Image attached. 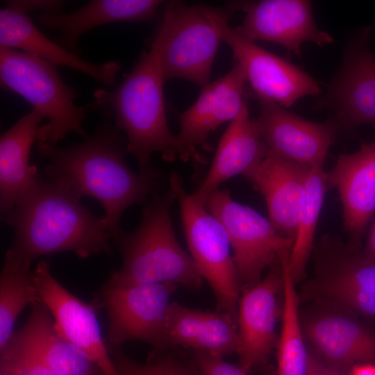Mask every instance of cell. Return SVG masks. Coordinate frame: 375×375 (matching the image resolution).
Returning <instances> with one entry per match:
<instances>
[{"instance_id": "5bb4252c", "label": "cell", "mask_w": 375, "mask_h": 375, "mask_svg": "<svg viewBox=\"0 0 375 375\" xmlns=\"http://www.w3.org/2000/svg\"><path fill=\"white\" fill-rule=\"evenodd\" d=\"M231 8L245 12L242 24L235 28L253 42L278 43L297 56L304 42L320 47L333 42L331 35L317 27L309 1L262 0L234 3Z\"/></svg>"}, {"instance_id": "e575fe53", "label": "cell", "mask_w": 375, "mask_h": 375, "mask_svg": "<svg viewBox=\"0 0 375 375\" xmlns=\"http://www.w3.org/2000/svg\"><path fill=\"white\" fill-rule=\"evenodd\" d=\"M361 253L365 258L375 260V221L370 228L365 246Z\"/></svg>"}, {"instance_id": "4dcf8cb0", "label": "cell", "mask_w": 375, "mask_h": 375, "mask_svg": "<svg viewBox=\"0 0 375 375\" xmlns=\"http://www.w3.org/2000/svg\"><path fill=\"white\" fill-rule=\"evenodd\" d=\"M0 354L3 375H57L42 362L19 351L5 347Z\"/></svg>"}, {"instance_id": "ffe728a7", "label": "cell", "mask_w": 375, "mask_h": 375, "mask_svg": "<svg viewBox=\"0 0 375 375\" xmlns=\"http://www.w3.org/2000/svg\"><path fill=\"white\" fill-rule=\"evenodd\" d=\"M0 46L21 51L56 66H65L89 76L106 87L116 85L121 65L115 60L91 62L44 35L28 13L6 4L0 10Z\"/></svg>"}, {"instance_id": "4fadbf2b", "label": "cell", "mask_w": 375, "mask_h": 375, "mask_svg": "<svg viewBox=\"0 0 375 375\" xmlns=\"http://www.w3.org/2000/svg\"><path fill=\"white\" fill-rule=\"evenodd\" d=\"M269 269L263 279L244 289L238 300L237 353L247 374L267 362L277 341L276 324L282 310L278 297L283 283L280 259Z\"/></svg>"}, {"instance_id": "8d00e7d4", "label": "cell", "mask_w": 375, "mask_h": 375, "mask_svg": "<svg viewBox=\"0 0 375 375\" xmlns=\"http://www.w3.org/2000/svg\"><path fill=\"white\" fill-rule=\"evenodd\" d=\"M0 375H3L2 374H0Z\"/></svg>"}, {"instance_id": "3957f363", "label": "cell", "mask_w": 375, "mask_h": 375, "mask_svg": "<svg viewBox=\"0 0 375 375\" xmlns=\"http://www.w3.org/2000/svg\"><path fill=\"white\" fill-rule=\"evenodd\" d=\"M165 82L158 49L152 41L117 85L94 94L92 107L124 133L127 152L136 159L140 171L150 167L155 153L168 162L178 157L176 137L169 128L165 111Z\"/></svg>"}, {"instance_id": "cb8c5ba5", "label": "cell", "mask_w": 375, "mask_h": 375, "mask_svg": "<svg viewBox=\"0 0 375 375\" xmlns=\"http://www.w3.org/2000/svg\"><path fill=\"white\" fill-rule=\"evenodd\" d=\"M267 147L247 104L222 135L209 171L194 197L204 204L206 199L229 178L245 176L266 157Z\"/></svg>"}, {"instance_id": "e0dca14e", "label": "cell", "mask_w": 375, "mask_h": 375, "mask_svg": "<svg viewBox=\"0 0 375 375\" xmlns=\"http://www.w3.org/2000/svg\"><path fill=\"white\" fill-rule=\"evenodd\" d=\"M257 99L255 121L269 153L310 167L324 165L335 138L334 123L312 122L273 101Z\"/></svg>"}, {"instance_id": "7a4b0ae2", "label": "cell", "mask_w": 375, "mask_h": 375, "mask_svg": "<svg viewBox=\"0 0 375 375\" xmlns=\"http://www.w3.org/2000/svg\"><path fill=\"white\" fill-rule=\"evenodd\" d=\"M62 183L42 176L1 220L14 233L10 247L24 258L68 251L85 259L112 255V236L97 216Z\"/></svg>"}, {"instance_id": "6da1fadb", "label": "cell", "mask_w": 375, "mask_h": 375, "mask_svg": "<svg viewBox=\"0 0 375 375\" xmlns=\"http://www.w3.org/2000/svg\"><path fill=\"white\" fill-rule=\"evenodd\" d=\"M47 161L42 176L59 182L79 198L91 197L103 207L104 220L113 240L124 211L147 203L158 192L160 174L149 167L136 173L125 160L126 139L110 119L104 117L91 136L66 147L37 143Z\"/></svg>"}, {"instance_id": "9c48e42d", "label": "cell", "mask_w": 375, "mask_h": 375, "mask_svg": "<svg viewBox=\"0 0 375 375\" xmlns=\"http://www.w3.org/2000/svg\"><path fill=\"white\" fill-rule=\"evenodd\" d=\"M204 205L227 233L241 285L256 284L265 269L281 253L291 252L292 239L280 234L269 219L252 208L235 201L227 190L217 189Z\"/></svg>"}, {"instance_id": "ba28073f", "label": "cell", "mask_w": 375, "mask_h": 375, "mask_svg": "<svg viewBox=\"0 0 375 375\" xmlns=\"http://www.w3.org/2000/svg\"><path fill=\"white\" fill-rule=\"evenodd\" d=\"M178 287L170 283L122 285L107 279L92 305L106 313L108 349L133 340L151 344L154 351L166 349L167 312Z\"/></svg>"}, {"instance_id": "9a60e30c", "label": "cell", "mask_w": 375, "mask_h": 375, "mask_svg": "<svg viewBox=\"0 0 375 375\" xmlns=\"http://www.w3.org/2000/svg\"><path fill=\"white\" fill-rule=\"evenodd\" d=\"M333 236L321 242L317 285L322 296L375 318V260Z\"/></svg>"}, {"instance_id": "d4e9b609", "label": "cell", "mask_w": 375, "mask_h": 375, "mask_svg": "<svg viewBox=\"0 0 375 375\" xmlns=\"http://www.w3.org/2000/svg\"><path fill=\"white\" fill-rule=\"evenodd\" d=\"M44 117L33 110L19 119L0 138V208L10 211L42 175L29 163L33 144Z\"/></svg>"}, {"instance_id": "836d02e7", "label": "cell", "mask_w": 375, "mask_h": 375, "mask_svg": "<svg viewBox=\"0 0 375 375\" xmlns=\"http://www.w3.org/2000/svg\"><path fill=\"white\" fill-rule=\"evenodd\" d=\"M306 375H349V374L326 365L309 353Z\"/></svg>"}, {"instance_id": "4316f807", "label": "cell", "mask_w": 375, "mask_h": 375, "mask_svg": "<svg viewBox=\"0 0 375 375\" xmlns=\"http://www.w3.org/2000/svg\"><path fill=\"white\" fill-rule=\"evenodd\" d=\"M31 264L11 247L7 250L0 274V351L24 308L41 301Z\"/></svg>"}, {"instance_id": "2e32d148", "label": "cell", "mask_w": 375, "mask_h": 375, "mask_svg": "<svg viewBox=\"0 0 375 375\" xmlns=\"http://www.w3.org/2000/svg\"><path fill=\"white\" fill-rule=\"evenodd\" d=\"M366 27L350 42L342 64L328 86L324 104L346 127L375 124V58Z\"/></svg>"}, {"instance_id": "484cf974", "label": "cell", "mask_w": 375, "mask_h": 375, "mask_svg": "<svg viewBox=\"0 0 375 375\" xmlns=\"http://www.w3.org/2000/svg\"><path fill=\"white\" fill-rule=\"evenodd\" d=\"M163 3L160 0H92L68 13L42 12L38 21L44 28L60 32V44L74 50L81 37L89 31L113 22L151 20Z\"/></svg>"}, {"instance_id": "44dd1931", "label": "cell", "mask_w": 375, "mask_h": 375, "mask_svg": "<svg viewBox=\"0 0 375 375\" xmlns=\"http://www.w3.org/2000/svg\"><path fill=\"white\" fill-rule=\"evenodd\" d=\"M5 347L33 357L57 375H101L98 367L59 333L42 301L31 306L27 320L14 331Z\"/></svg>"}, {"instance_id": "ac0fdd59", "label": "cell", "mask_w": 375, "mask_h": 375, "mask_svg": "<svg viewBox=\"0 0 375 375\" xmlns=\"http://www.w3.org/2000/svg\"><path fill=\"white\" fill-rule=\"evenodd\" d=\"M326 180L340 194L349 245L357 249L375 213V140L363 143L355 153L340 156L326 172Z\"/></svg>"}, {"instance_id": "f546056e", "label": "cell", "mask_w": 375, "mask_h": 375, "mask_svg": "<svg viewBox=\"0 0 375 375\" xmlns=\"http://www.w3.org/2000/svg\"><path fill=\"white\" fill-rule=\"evenodd\" d=\"M110 353L119 375H198L184 363L170 355L153 351L151 359L146 363H140L131 359L119 349L110 350Z\"/></svg>"}, {"instance_id": "8fae6325", "label": "cell", "mask_w": 375, "mask_h": 375, "mask_svg": "<svg viewBox=\"0 0 375 375\" xmlns=\"http://www.w3.org/2000/svg\"><path fill=\"white\" fill-rule=\"evenodd\" d=\"M246 82L241 67L234 62L228 73L202 88L196 101L178 113L180 128L176 137L181 160L203 162L199 150L211 149L210 133L233 120L247 104Z\"/></svg>"}, {"instance_id": "8992f818", "label": "cell", "mask_w": 375, "mask_h": 375, "mask_svg": "<svg viewBox=\"0 0 375 375\" xmlns=\"http://www.w3.org/2000/svg\"><path fill=\"white\" fill-rule=\"evenodd\" d=\"M223 9L181 2L166 4L156 44L165 81L181 78L201 88L210 83L222 42L218 17Z\"/></svg>"}, {"instance_id": "5b68a950", "label": "cell", "mask_w": 375, "mask_h": 375, "mask_svg": "<svg viewBox=\"0 0 375 375\" xmlns=\"http://www.w3.org/2000/svg\"><path fill=\"white\" fill-rule=\"evenodd\" d=\"M3 89L26 100L48 119L38 130L37 143L55 146L69 133L84 138L85 108L76 105L75 90L61 78L57 66L16 49L0 46Z\"/></svg>"}, {"instance_id": "30bf717a", "label": "cell", "mask_w": 375, "mask_h": 375, "mask_svg": "<svg viewBox=\"0 0 375 375\" xmlns=\"http://www.w3.org/2000/svg\"><path fill=\"white\" fill-rule=\"evenodd\" d=\"M228 11L218 17L223 42L244 72L257 98L288 108L297 100L320 93L319 83L289 61L262 49L228 24Z\"/></svg>"}, {"instance_id": "f1b7e54d", "label": "cell", "mask_w": 375, "mask_h": 375, "mask_svg": "<svg viewBox=\"0 0 375 375\" xmlns=\"http://www.w3.org/2000/svg\"><path fill=\"white\" fill-rule=\"evenodd\" d=\"M326 187L324 165L311 167L299 209L297 233L289 258L294 282L304 276Z\"/></svg>"}, {"instance_id": "277c9868", "label": "cell", "mask_w": 375, "mask_h": 375, "mask_svg": "<svg viewBox=\"0 0 375 375\" xmlns=\"http://www.w3.org/2000/svg\"><path fill=\"white\" fill-rule=\"evenodd\" d=\"M175 200V191L169 184L165 192L156 193L146 203L135 230L119 233L113 244L122 265L108 280L122 285L170 283L200 288L203 278L174 230L171 208Z\"/></svg>"}, {"instance_id": "d6a6232c", "label": "cell", "mask_w": 375, "mask_h": 375, "mask_svg": "<svg viewBox=\"0 0 375 375\" xmlns=\"http://www.w3.org/2000/svg\"><path fill=\"white\" fill-rule=\"evenodd\" d=\"M61 1L54 0H17L9 1L7 5L25 13L33 10H42V12H59L62 5Z\"/></svg>"}, {"instance_id": "603a6c76", "label": "cell", "mask_w": 375, "mask_h": 375, "mask_svg": "<svg viewBox=\"0 0 375 375\" xmlns=\"http://www.w3.org/2000/svg\"><path fill=\"white\" fill-rule=\"evenodd\" d=\"M165 337L167 349L178 347L222 358L237 353L239 345L238 322L231 315L176 302L168 308Z\"/></svg>"}, {"instance_id": "83f0119b", "label": "cell", "mask_w": 375, "mask_h": 375, "mask_svg": "<svg viewBox=\"0 0 375 375\" xmlns=\"http://www.w3.org/2000/svg\"><path fill=\"white\" fill-rule=\"evenodd\" d=\"M290 253L280 257L283 270V324L278 343V375H306L308 353L299 322L298 297L289 266Z\"/></svg>"}, {"instance_id": "1f68e13d", "label": "cell", "mask_w": 375, "mask_h": 375, "mask_svg": "<svg viewBox=\"0 0 375 375\" xmlns=\"http://www.w3.org/2000/svg\"><path fill=\"white\" fill-rule=\"evenodd\" d=\"M192 356L198 375H247L240 367L226 362L222 357L197 351H192Z\"/></svg>"}, {"instance_id": "d590c367", "label": "cell", "mask_w": 375, "mask_h": 375, "mask_svg": "<svg viewBox=\"0 0 375 375\" xmlns=\"http://www.w3.org/2000/svg\"><path fill=\"white\" fill-rule=\"evenodd\" d=\"M349 375H375V364H363L353 367Z\"/></svg>"}, {"instance_id": "d6986e66", "label": "cell", "mask_w": 375, "mask_h": 375, "mask_svg": "<svg viewBox=\"0 0 375 375\" xmlns=\"http://www.w3.org/2000/svg\"><path fill=\"white\" fill-rule=\"evenodd\" d=\"M301 328L314 356L333 368L349 374L356 365L375 364V331L350 316L322 313Z\"/></svg>"}, {"instance_id": "7402d4cb", "label": "cell", "mask_w": 375, "mask_h": 375, "mask_svg": "<svg viewBox=\"0 0 375 375\" xmlns=\"http://www.w3.org/2000/svg\"><path fill=\"white\" fill-rule=\"evenodd\" d=\"M311 167L268 151L244 176L264 197L269 219L282 235L294 241L299 209Z\"/></svg>"}, {"instance_id": "52a82bcc", "label": "cell", "mask_w": 375, "mask_h": 375, "mask_svg": "<svg viewBox=\"0 0 375 375\" xmlns=\"http://www.w3.org/2000/svg\"><path fill=\"white\" fill-rule=\"evenodd\" d=\"M169 184L176 193L190 255L214 292L216 310L238 322L241 283L227 233L206 206L185 190L180 175L172 172Z\"/></svg>"}, {"instance_id": "7c38bea8", "label": "cell", "mask_w": 375, "mask_h": 375, "mask_svg": "<svg viewBox=\"0 0 375 375\" xmlns=\"http://www.w3.org/2000/svg\"><path fill=\"white\" fill-rule=\"evenodd\" d=\"M33 274L40 299L51 312L59 333L82 351L101 375H119L93 306L64 288L53 276L48 262H38Z\"/></svg>"}]
</instances>
